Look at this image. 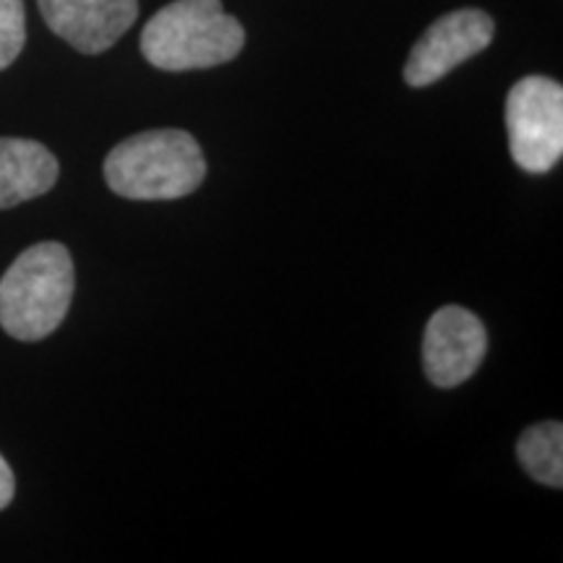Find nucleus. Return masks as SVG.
<instances>
[{
  "label": "nucleus",
  "instance_id": "nucleus-1",
  "mask_svg": "<svg viewBox=\"0 0 563 563\" xmlns=\"http://www.w3.org/2000/svg\"><path fill=\"white\" fill-rule=\"evenodd\" d=\"M207 175L201 146L178 129L144 131L104 159V180L123 199L173 201L194 194Z\"/></svg>",
  "mask_w": 563,
  "mask_h": 563
},
{
  "label": "nucleus",
  "instance_id": "nucleus-2",
  "mask_svg": "<svg viewBox=\"0 0 563 563\" xmlns=\"http://www.w3.org/2000/svg\"><path fill=\"white\" fill-rule=\"evenodd\" d=\"M245 45L241 21L222 0H175L154 13L141 32V53L159 70L214 68L238 58Z\"/></svg>",
  "mask_w": 563,
  "mask_h": 563
},
{
  "label": "nucleus",
  "instance_id": "nucleus-3",
  "mask_svg": "<svg viewBox=\"0 0 563 563\" xmlns=\"http://www.w3.org/2000/svg\"><path fill=\"white\" fill-rule=\"evenodd\" d=\"M74 298V262L66 245L37 243L26 249L0 279V327L21 342L53 334Z\"/></svg>",
  "mask_w": 563,
  "mask_h": 563
},
{
  "label": "nucleus",
  "instance_id": "nucleus-4",
  "mask_svg": "<svg viewBox=\"0 0 563 563\" xmlns=\"http://www.w3.org/2000/svg\"><path fill=\"white\" fill-rule=\"evenodd\" d=\"M509 152L525 173H551L563 154V89L548 76H527L506 97Z\"/></svg>",
  "mask_w": 563,
  "mask_h": 563
},
{
  "label": "nucleus",
  "instance_id": "nucleus-5",
  "mask_svg": "<svg viewBox=\"0 0 563 563\" xmlns=\"http://www.w3.org/2000/svg\"><path fill=\"white\" fill-rule=\"evenodd\" d=\"M496 24L481 9H460L446 13L428 26L412 47L405 66V81L410 87H431L460 63L475 58L493 42Z\"/></svg>",
  "mask_w": 563,
  "mask_h": 563
},
{
  "label": "nucleus",
  "instance_id": "nucleus-6",
  "mask_svg": "<svg viewBox=\"0 0 563 563\" xmlns=\"http://www.w3.org/2000/svg\"><path fill=\"white\" fill-rule=\"evenodd\" d=\"M488 352V332L473 311L446 306L433 313L422 340L426 376L439 389H454L475 376Z\"/></svg>",
  "mask_w": 563,
  "mask_h": 563
},
{
  "label": "nucleus",
  "instance_id": "nucleus-7",
  "mask_svg": "<svg viewBox=\"0 0 563 563\" xmlns=\"http://www.w3.org/2000/svg\"><path fill=\"white\" fill-rule=\"evenodd\" d=\"M47 26L79 53L110 51L139 16V0H37Z\"/></svg>",
  "mask_w": 563,
  "mask_h": 563
},
{
  "label": "nucleus",
  "instance_id": "nucleus-8",
  "mask_svg": "<svg viewBox=\"0 0 563 563\" xmlns=\"http://www.w3.org/2000/svg\"><path fill=\"white\" fill-rule=\"evenodd\" d=\"M58 173V159L40 141L0 139V209L47 194Z\"/></svg>",
  "mask_w": 563,
  "mask_h": 563
},
{
  "label": "nucleus",
  "instance_id": "nucleus-9",
  "mask_svg": "<svg viewBox=\"0 0 563 563\" xmlns=\"http://www.w3.org/2000/svg\"><path fill=\"white\" fill-rule=\"evenodd\" d=\"M519 464L538 483L561 488L563 485V426L561 422H540L527 428L517 443Z\"/></svg>",
  "mask_w": 563,
  "mask_h": 563
},
{
  "label": "nucleus",
  "instance_id": "nucleus-10",
  "mask_svg": "<svg viewBox=\"0 0 563 563\" xmlns=\"http://www.w3.org/2000/svg\"><path fill=\"white\" fill-rule=\"evenodd\" d=\"M26 42L24 0H0V70L9 68Z\"/></svg>",
  "mask_w": 563,
  "mask_h": 563
},
{
  "label": "nucleus",
  "instance_id": "nucleus-11",
  "mask_svg": "<svg viewBox=\"0 0 563 563\" xmlns=\"http://www.w3.org/2000/svg\"><path fill=\"white\" fill-rule=\"evenodd\" d=\"M13 490H16V481H13L9 462L0 456V511H3L5 506L13 501Z\"/></svg>",
  "mask_w": 563,
  "mask_h": 563
}]
</instances>
